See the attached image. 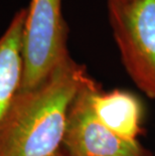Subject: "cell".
Masks as SVG:
<instances>
[{"mask_svg":"<svg viewBox=\"0 0 155 156\" xmlns=\"http://www.w3.org/2000/svg\"><path fill=\"white\" fill-rule=\"evenodd\" d=\"M93 78L69 55L37 87L19 90L0 120V156H54L72 101Z\"/></svg>","mask_w":155,"mask_h":156,"instance_id":"6da1fadb","label":"cell"},{"mask_svg":"<svg viewBox=\"0 0 155 156\" xmlns=\"http://www.w3.org/2000/svg\"><path fill=\"white\" fill-rule=\"evenodd\" d=\"M108 14L127 73L155 100V0L108 3Z\"/></svg>","mask_w":155,"mask_h":156,"instance_id":"7a4b0ae2","label":"cell"},{"mask_svg":"<svg viewBox=\"0 0 155 156\" xmlns=\"http://www.w3.org/2000/svg\"><path fill=\"white\" fill-rule=\"evenodd\" d=\"M62 0H30L25 8L21 91L41 85L70 55L69 29L62 15Z\"/></svg>","mask_w":155,"mask_h":156,"instance_id":"3957f363","label":"cell"},{"mask_svg":"<svg viewBox=\"0 0 155 156\" xmlns=\"http://www.w3.org/2000/svg\"><path fill=\"white\" fill-rule=\"evenodd\" d=\"M93 79L79 92L69 110L62 149L69 156H152L138 141L119 137L96 116L91 93Z\"/></svg>","mask_w":155,"mask_h":156,"instance_id":"277c9868","label":"cell"},{"mask_svg":"<svg viewBox=\"0 0 155 156\" xmlns=\"http://www.w3.org/2000/svg\"><path fill=\"white\" fill-rule=\"evenodd\" d=\"M91 102L97 118L109 130L126 140L138 141L143 132V109L134 94L122 90L103 92L98 85L91 93Z\"/></svg>","mask_w":155,"mask_h":156,"instance_id":"5b68a950","label":"cell"},{"mask_svg":"<svg viewBox=\"0 0 155 156\" xmlns=\"http://www.w3.org/2000/svg\"><path fill=\"white\" fill-rule=\"evenodd\" d=\"M26 9L15 12L0 36V120L21 88L23 76L22 35Z\"/></svg>","mask_w":155,"mask_h":156,"instance_id":"8992f818","label":"cell"},{"mask_svg":"<svg viewBox=\"0 0 155 156\" xmlns=\"http://www.w3.org/2000/svg\"><path fill=\"white\" fill-rule=\"evenodd\" d=\"M54 156H69V155H68L67 153H65V152L64 150H62V149H61V150L58 151V153H55Z\"/></svg>","mask_w":155,"mask_h":156,"instance_id":"52a82bcc","label":"cell"},{"mask_svg":"<svg viewBox=\"0 0 155 156\" xmlns=\"http://www.w3.org/2000/svg\"><path fill=\"white\" fill-rule=\"evenodd\" d=\"M128 1V0H107V3H121Z\"/></svg>","mask_w":155,"mask_h":156,"instance_id":"ba28073f","label":"cell"}]
</instances>
